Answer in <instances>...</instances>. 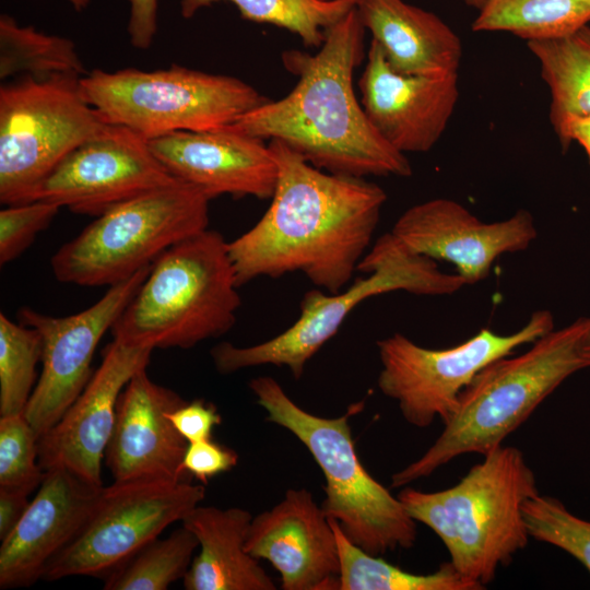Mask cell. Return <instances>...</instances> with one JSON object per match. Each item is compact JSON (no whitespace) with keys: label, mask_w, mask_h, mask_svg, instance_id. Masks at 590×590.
<instances>
[{"label":"cell","mask_w":590,"mask_h":590,"mask_svg":"<svg viewBox=\"0 0 590 590\" xmlns=\"http://www.w3.org/2000/svg\"><path fill=\"white\" fill-rule=\"evenodd\" d=\"M150 269L109 286L95 304L67 317L20 309L17 321L35 328L43 343L42 373L24 412L38 438L59 422L90 381L98 342L111 330Z\"/></svg>","instance_id":"13"},{"label":"cell","mask_w":590,"mask_h":590,"mask_svg":"<svg viewBox=\"0 0 590 590\" xmlns=\"http://www.w3.org/2000/svg\"><path fill=\"white\" fill-rule=\"evenodd\" d=\"M199 546L194 534L181 528L165 539H155L106 578V590H165L184 579L193 552Z\"/></svg>","instance_id":"29"},{"label":"cell","mask_w":590,"mask_h":590,"mask_svg":"<svg viewBox=\"0 0 590 590\" xmlns=\"http://www.w3.org/2000/svg\"><path fill=\"white\" fill-rule=\"evenodd\" d=\"M590 25V0H484L473 32H508L523 40L568 37Z\"/></svg>","instance_id":"25"},{"label":"cell","mask_w":590,"mask_h":590,"mask_svg":"<svg viewBox=\"0 0 590 590\" xmlns=\"http://www.w3.org/2000/svg\"><path fill=\"white\" fill-rule=\"evenodd\" d=\"M249 388L267 412V421L291 432L319 465L326 481L321 508L349 540L377 556L413 546L416 521L357 456L349 420L363 409V402L351 405L342 416L322 417L296 404L272 377L253 378Z\"/></svg>","instance_id":"6"},{"label":"cell","mask_w":590,"mask_h":590,"mask_svg":"<svg viewBox=\"0 0 590 590\" xmlns=\"http://www.w3.org/2000/svg\"><path fill=\"white\" fill-rule=\"evenodd\" d=\"M390 233L414 253L452 263L465 284L484 280L497 258L527 249L538 235L527 210L485 223L448 198L412 205Z\"/></svg>","instance_id":"15"},{"label":"cell","mask_w":590,"mask_h":590,"mask_svg":"<svg viewBox=\"0 0 590 590\" xmlns=\"http://www.w3.org/2000/svg\"><path fill=\"white\" fill-rule=\"evenodd\" d=\"M590 318L552 330L520 355L484 367L461 392L435 442L391 476L392 487L426 477L459 456L482 457L500 447L534 410L573 374L590 367L581 349Z\"/></svg>","instance_id":"3"},{"label":"cell","mask_w":590,"mask_h":590,"mask_svg":"<svg viewBox=\"0 0 590 590\" xmlns=\"http://www.w3.org/2000/svg\"><path fill=\"white\" fill-rule=\"evenodd\" d=\"M38 436L24 414L0 416V486L32 493L46 471L38 463Z\"/></svg>","instance_id":"32"},{"label":"cell","mask_w":590,"mask_h":590,"mask_svg":"<svg viewBox=\"0 0 590 590\" xmlns=\"http://www.w3.org/2000/svg\"><path fill=\"white\" fill-rule=\"evenodd\" d=\"M522 512L530 538L567 552L590 573V521L540 493L524 503Z\"/></svg>","instance_id":"31"},{"label":"cell","mask_w":590,"mask_h":590,"mask_svg":"<svg viewBox=\"0 0 590 590\" xmlns=\"http://www.w3.org/2000/svg\"><path fill=\"white\" fill-rule=\"evenodd\" d=\"M30 493L0 486V540L17 524L30 505Z\"/></svg>","instance_id":"37"},{"label":"cell","mask_w":590,"mask_h":590,"mask_svg":"<svg viewBox=\"0 0 590 590\" xmlns=\"http://www.w3.org/2000/svg\"><path fill=\"white\" fill-rule=\"evenodd\" d=\"M555 134L563 151L577 142L585 150L590 163V114L569 118Z\"/></svg>","instance_id":"38"},{"label":"cell","mask_w":590,"mask_h":590,"mask_svg":"<svg viewBox=\"0 0 590 590\" xmlns=\"http://www.w3.org/2000/svg\"><path fill=\"white\" fill-rule=\"evenodd\" d=\"M538 494L524 455L502 445L456 485L437 492L406 487L398 498L416 522L441 540L453 568L485 588L498 568L527 546L530 535L522 508Z\"/></svg>","instance_id":"4"},{"label":"cell","mask_w":590,"mask_h":590,"mask_svg":"<svg viewBox=\"0 0 590 590\" xmlns=\"http://www.w3.org/2000/svg\"><path fill=\"white\" fill-rule=\"evenodd\" d=\"M340 557L338 590H481L446 562L427 575L408 573L377 555L365 552L330 519Z\"/></svg>","instance_id":"26"},{"label":"cell","mask_w":590,"mask_h":590,"mask_svg":"<svg viewBox=\"0 0 590 590\" xmlns=\"http://www.w3.org/2000/svg\"><path fill=\"white\" fill-rule=\"evenodd\" d=\"M245 548L279 571L284 590H338L335 534L306 488H290L279 504L252 517Z\"/></svg>","instance_id":"18"},{"label":"cell","mask_w":590,"mask_h":590,"mask_svg":"<svg viewBox=\"0 0 590 590\" xmlns=\"http://www.w3.org/2000/svg\"><path fill=\"white\" fill-rule=\"evenodd\" d=\"M70 2V4L76 10V11H82L84 10L88 3H90V0H68Z\"/></svg>","instance_id":"40"},{"label":"cell","mask_w":590,"mask_h":590,"mask_svg":"<svg viewBox=\"0 0 590 590\" xmlns=\"http://www.w3.org/2000/svg\"><path fill=\"white\" fill-rule=\"evenodd\" d=\"M186 401L139 370L120 393L115 426L105 452L114 482L168 481L190 477L182 468L188 441L167 413Z\"/></svg>","instance_id":"20"},{"label":"cell","mask_w":590,"mask_h":590,"mask_svg":"<svg viewBox=\"0 0 590 590\" xmlns=\"http://www.w3.org/2000/svg\"><path fill=\"white\" fill-rule=\"evenodd\" d=\"M527 47L548 88L554 132L569 118L590 114V25L568 37L528 42Z\"/></svg>","instance_id":"24"},{"label":"cell","mask_w":590,"mask_h":590,"mask_svg":"<svg viewBox=\"0 0 590 590\" xmlns=\"http://www.w3.org/2000/svg\"><path fill=\"white\" fill-rule=\"evenodd\" d=\"M210 199L176 180L127 200L88 224L51 258L56 279L111 286L137 274L174 245L209 226Z\"/></svg>","instance_id":"9"},{"label":"cell","mask_w":590,"mask_h":590,"mask_svg":"<svg viewBox=\"0 0 590 590\" xmlns=\"http://www.w3.org/2000/svg\"><path fill=\"white\" fill-rule=\"evenodd\" d=\"M60 209L42 200L4 205L0 211V264H7L24 252Z\"/></svg>","instance_id":"33"},{"label":"cell","mask_w":590,"mask_h":590,"mask_svg":"<svg viewBox=\"0 0 590 590\" xmlns=\"http://www.w3.org/2000/svg\"><path fill=\"white\" fill-rule=\"evenodd\" d=\"M75 75L20 76L0 87V202L25 203L49 174L107 122Z\"/></svg>","instance_id":"10"},{"label":"cell","mask_w":590,"mask_h":590,"mask_svg":"<svg viewBox=\"0 0 590 590\" xmlns=\"http://www.w3.org/2000/svg\"><path fill=\"white\" fill-rule=\"evenodd\" d=\"M356 7L328 28L316 54L283 51L284 68L297 76L283 98L267 101L225 129L278 140L322 170L357 177L412 174L405 154L392 148L368 120L353 86L365 55Z\"/></svg>","instance_id":"2"},{"label":"cell","mask_w":590,"mask_h":590,"mask_svg":"<svg viewBox=\"0 0 590 590\" xmlns=\"http://www.w3.org/2000/svg\"><path fill=\"white\" fill-rule=\"evenodd\" d=\"M324 1H338V0H324ZM351 1H354L355 3H357L359 0H351Z\"/></svg>","instance_id":"42"},{"label":"cell","mask_w":590,"mask_h":590,"mask_svg":"<svg viewBox=\"0 0 590 590\" xmlns=\"http://www.w3.org/2000/svg\"><path fill=\"white\" fill-rule=\"evenodd\" d=\"M252 516L246 509L197 506L181 526L197 538L200 553L184 577L187 590H275L276 586L245 548Z\"/></svg>","instance_id":"23"},{"label":"cell","mask_w":590,"mask_h":590,"mask_svg":"<svg viewBox=\"0 0 590 590\" xmlns=\"http://www.w3.org/2000/svg\"><path fill=\"white\" fill-rule=\"evenodd\" d=\"M581 349L590 357V326L582 337Z\"/></svg>","instance_id":"39"},{"label":"cell","mask_w":590,"mask_h":590,"mask_svg":"<svg viewBox=\"0 0 590 590\" xmlns=\"http://www.w3.org/2000/svg\"><path fill=\"white\" fill-rule=\"evenodd\" d=\"M358 87L359 102L373 127L403 154L430 151L447 129L459 98L458 73H399L374 40Z\"/></svg>","instance_id":"17"},{"label":"cell","mask_w":590,"mask_h":590,"mask_svg":"<svg viewBox=\"0 0 590 590\" xmlns=\"http://www.w3.org/2000/svg\"><path fill=\"white\" fill-rule=\"evenodd\" d=\"M155 157L177 180L201 191L210 200L270 199L278 165L266 140L228 129L178 131L149 140Z\"/></svg>","instance_id":"19"},{"label":"cell","mask_w":590,"mask_h":590,"mask_svg":"<svg viewBox=\"0 0 590 590\" xmlns=\"http://www.w3.org/2000/svg\"><path fill=\"white\" fill-rule=\"evenodd\" d=\"M269 148L278 165L271 203L228 241L238 285L300 272L338 293L368 251L387 193L366 177L317 168L278 140Z\"/></svg>","instance_id":"1"},{"label":"cell","mask_w":590,"mask_h":590,"mask_svg":"<svg viewBox=\"0 0 590 590\" xmlns=\"http://www.w3.org/2000/svg\"><path fill=\"white\" fill-rule=\"evenodd\" d=\"M104 486L67 468L46 471L35 497L15 528L1 540L0 588L30 587L80 532Z\"/></svg>","instance_id":"21"},{"label":"cell","mask_w":590,"mask_h":590,"mask_svg":"<svg viewBox=\"0 0 590 590\" xmlns=\"http://www.w3.org/2000/svg\"><path fill=\"white\" fill-rule=\"evenodd\" d=\"M130 4V16L127 32L131 45L137 49H148L152 45L157 31L158 0H127Z\"/></svg>","instance_id":"36"},{"label":"cell","mask_w":590,"mask_h":590,"mask_svg":"<svg viewBox=\"0 0 590 590\" xmlns=\"http://www.w3.org/2000/svg\"><path fill=\"white\" fill-rule=\"evenodd\" d=\"M358 271L368 274L347 288L324 293L314 288L300 302L297 320L282 333L251 346L222 342L211 351L221 374L274 365L303 376L307 362L340 329L350 312L365 299L393 291L415 295H449L467 285L455 273L439 270L436 260L409 250L391 233L379 237L362 259Z\"/></svg>","instance_id":"7"},{"label":"cell","mask_w":590,"mask_h":590,"mask_svg":"<svg viewBox=\"0 0 590 590\" xmlns=\"http://www.w3.org/2000/svg\"><path fill=\"white\" fill-rule=\"evenodd\" d=\"M176 180L155 157L146 139L127 127L107 123L49 174L32 201L98 216Z\"/></svg>","instance_id":"14"},{"label":"cell","mask_w":590,"mask_h":590,"mask_svg":"<svg viewBox=\"0 0 590 590\" xmlns=\"http://www.w3.org/2000/svg\"><path fill=\"white\" fill-rule=\"evenodd\" d=\"M355 7L394 71L426 76L458 73L462 42L435 13L404 0H359Z\"/></svg>","instance_id":"22"},{"label":"cell","mask_w":590,"mask_h":590,"mask_svg":"<svg viewBox=\"0 0 590 590\" xmlns=\"http://www.w3.org/2000/svg\"><path fill=\"white\" fill-rule=\"evenodd\" d=\"M153 349L113 340L90 381L59 422L38 439L44 471L62 467L103 486L102 462L110 439L118 399L129 380L146 368Z\"/></svg>","instance_id":"16"},{"label":"cell","mask_w":590,"mask_h":590,"mask_svg":"<svg viewBox=\"0 0 590 590\" xmlns=\"http://www.w3.org/2000/svg\"><path fill=\"white\" fill-rule=\"evenodd\" d=\"M464 2L467 5L479 10L482 7L484 0H464Z\"/></svg>","instance_id":"41"},{"label":"cell","mask_w":590,"mask_h":590,"mask_svg":"<svg viewBox=\"0 0 590 590\" xmlns=\"http://www.w3.org/2000/svg\"><path fill=\"white\" fill-rule=\"evenodd\" d=\"M167 415L188 442L211 439L214 427L222 422L215 405L201 399L186 401Z\"/></svg>","instance_id":"35"},{"label":"cell","mask_w":590,"mask_h":590,"mask_svg":"<svg viewBox=\"0 0 590 590\" xmlns=\"http://www.w3.org/2000/svg\"><path fill=\"white\" fill-rule=\"evenodd\" d=\"M553 329L552 312L538 310L515 333L503 335L485 328L448 349H427L394 333L377 342L381 364L377 385L398 403L409 424L424 428L436 418L444 423L463 389L484 367Z\"/></svg>","instance_id":"11"},{"label":"cell","mask_w":590,"mask_h":590,"mask_svg":"<svg viewBox=\"0 0 590 590\" xmlns=\"http://www.w3.org/2000/svg\"><path fill=\"white\" fill-rule=\"evenodd\" d=\"M221 1L234 4L244 20L284 28L314 48L322 45L328 28L356 4L351 0H180V14L190 19L202 8Z\"/></svg>","instance_id":"28"},{"label":"cell","mask_w":590,"mask_h":590,"mask_svg":"<svg viewBox=\"0 0 590 590\" xmlns=\"http://www.w3.org/2000/svg\"><path fill=\"white\" fill-rule=\"evenodd\" d=\"M80 86L105 122L148 141L178 131L221 130L269 101L235 76L177 64L154 71L95 69Z\"/></svg>","instance_id":"8"},{"label":"cell","mask_w":590,"mask_h":590,"mask_svg":"<svg viewBox=\"0 0 590 590\" xmlns=\"http://www.w3.org/2000/svg\"><path fill=\"white\" fill-rule=\"evenodd\" d=\"M38 331L0 314V416L24 414L42 362Z\"/></svg>","instance_id":"30"},{"label":"cell","mask_w":590,"mask_h":590,"mask_svg":"<svg viewBox=\"0 0 590 590\" xmlns=\"http://www.w3.org/2000/svg\"><path fill=\"white\" fill-rule=\"evenodd\" d=\"M205 496L190 481L114 482L76 536L48 564L43 578L108 576Z\"/></svg>","instance_id":"12"},{"label":"cell","mask_w":590,"mask_h":590,"mask_svg":"<svg viewBox=\"0 0 590 590\" xmlns=\"http://www.w3.org/2000/svg\"><path fill=\"white\" fill-rule=\"evenodd\" d=\"M228 241L205 229L151 266L111 328L113 339L150 349H191L228 332L241 305Z\"/></svg>","instance_id":"5"},{"label":"cell","mask_w":590,"mask_h":590,"mask_svg":"<svg viewBox=\"0 0 590 590\" xmlns=\"http://www.w3.org/2000/svg\"><path fill=\"white\" fill-rule=\"evenodd\" d=\"M75 44L66 37L21 26L8 14L0 16V78H49L86 74Z\"/></svg>","instance_id":"27"},{"label":"cell","mask_w":590,"mask_h":590,"mask_svg":"<svg viewBox=\"0 0 590 590\" xmlns=\"http://www.w3.org/2000/svg\"><path fill=\"white\" fill-rule=\"evenodd\" d=\"M238 462V455L231 448L211 439L188 442L182 460L187 474L203 484L221 473L228 472Z\"/></svg>","instance_id":"34"}]
</instances>
